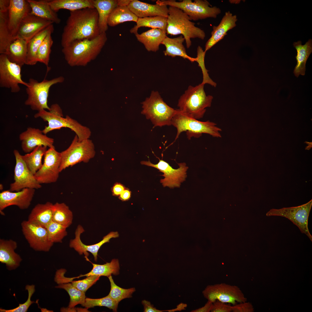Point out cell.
<instances>
[{"mask_svg":"<svg viewBox=\"0 0 312 312\" xmlns=\"http://www.w3.org/2000/svg\"><path fill=\"white\" fill-rule=\"evenodd\" d=\"M100 33L96 9L70 11L63 29L61 45L63 47L76 40L93 39Z\"/></svg>","mask_w":312,"mask_h":312,"instance_id":"1","label":"cell"},{"mask_svg":"<svg viewBox=\"0 0 312 312\" xmlns=\"http://www.w3.org/2000/svg\"><path fill=\"white\" fill-rule=\"evenodd\" d=\"M107 39L106 32L101 33L93 39L75 40L62 47V52L70 66H85L96 58Z\"/></svg>","mask_w":312,"mask_h":312,"instance_id":"2","label":"cell"},{"mask_svg":"<svg viewBox=\"0 0 312 312\" xmlns=\"http://www.w3.org/2000/svg\"><path fill=\"white\" fill-rule=\"evenodd\" d=\"M50 107V109L48 111L43 109L34 115L35 118H40L47 122L48 125L42 130L44 134H46L53 130L66 127L74 131L80 140L90 138L91 132L89 128L82 125L68 116L63 117L62 110L58 104H53Z\"/></svg>","mask_w":312,"mask_h":312,"instance_id":"3","label":"cell"},{"mask_svg":"<svg viewBox=\"0 0 312 312\" xmlns=\"http://www.w3.org/2000/svg\"><path fill=\"white\" fill-rule=\"evenodd\" d=\"M202 83L195 86H190L180 97L178 109L188 116L198 120L203 117L206 108L211 107L213 96L207 95Z\"/></svg>","mask_w":312,"mask_h":312,"instance_id":"4","label":"cell"},{"mask_svg":"<svg viewBox=\"0 0 312 312\" xmlns=\"http://www.w3.org/2000/svg\"><path fill=\"white\" fill-rule=\"evenodd\" d=\"M166 33L171 35L181 34L184 37L186 47L192 45L191 39H204V31L195 26L189 16L181 9L172 6L168 8Z\"/></svg>","mask_w":312,"mask_h":312,"instance_id":"5","label":"cell"},{"mask_svg":"<svg viewBox=\"0 0 312 312\" xmlns=\"http://www.w3.org/2000/svg\"><path fill=\"white\" fill-rule=\"evenodd\" d=\"M173 117L171 125L177 130L175 141L178 138L181 133L185 131L188 139L191 137L199 138L202 134L206 133L215 138H221L220 133L221 128L216 126L215 123L209 120L203 122L190 117L177 109Z\"/></svg>","mask_w":312,"mask_h":312,"instance_id":"6","label":"cell"},{"mask_svg":"<svg viewBox=\"0 0 312 312\" xmlns=\"http://www.w3.org/2000/svg\"><path fill=\"white\" fill-rule=\"evenodd\" d=\"M141 113L151 120L153 127L171 125L172 118L177 111L168 105L157 91H153L149 97L142 103Z\"/></svg>","mask_w":312,"mask_h":312,"instance_id":"7","label":"cell"},{"mask_svg":"<svg viewBox=\"0 0 312 312\" xmlns=\"http://www.w3.org/2000/svg\"><path fill=\"white\" fill-rule=\"evenodd\" d=\"M95 153L94 145L91 140L89 138L80 140L76 135L69 146L60 152V172L78 163L88 162Z\"/></svg>","mask_w":312,"mask_h":312,"instance_id":"8","label":"cell"},{"mask_svg":"<svg viewBox=\"0 0 312 312\" xmlns=\"http://www.w3.org/2000/svg\"><path fill=\"white\" fill-rule=\"evenodd\" d=\"M64 78L60 76L51 80L44 79L39 82L33 78H30L27 83L26 90L28 95L25 102V105L29 106L33 110L38 112L43 109L49 110L48 99L51 87L64 81Z\"/></svg>","mask_w":312,"mask_h":312,"instance_id":"9","label":"cell"},{"mask_svg":"<svg viewBox=\"0 0 312 312\" xmlns=\"http://www.w3.org/2000/svg\"><path fill=\"white\" fill-rule=\"evenodd\" d=\"M156 3L178 8L187 15L192 20L194 21L209 18H216L220 14V9L216 6L210 7L206 0H183L177 2L174 0H157Z\"/></svg>","mask_w":312,"mask_h":312,"instance_id":"10","label":"cell"},{"mask_svg":"<svg viewBox=\"0 0 312 312\" xmlns=\"http://www.w3.org/2000/svg\"><path fill=\"white\" fill-rule=\"evenodd\" d=\"M312 205V200L307 203L296 207L272 209L266 213L267 216H280L285 217L296 225L301 232L306 235L312 241V236L308 228V218Z\"/></svg>","mask_w":312,"mask_h":312,"instance_id":"11","label":"cell"},{"mask_svg":"<svg viewBox=\"0 0 312 312\" xmlns=\"http://www.w3.org/2000/svg\"><path fill=\"white\" fill-rule=\"evenodd\" d=\"M202 293L205 298L213 303L218 300L234 305L237 302L247 301V298L238 286L225 283L207 285Z\"/></svg>","mask_w":312,"mask_h":312,"instance_id":"12","label":"cell"},{"mask_svg":"<svg viewBox=\"0 0 312 312\" xmlns=\"http://www.w3.org/2000/svg\"><path fill=\"white\" fill-rule=\"evenodd\" d=\"M21 68L19 65L10 61L5 54L0 55V86L10 89L11 92L20 90L19 85L26 87L27 83L22 80Z\"/></svg>","mask_w":312,"mask_h":312,"instance_id":"13","label":"cell"},{"mask_svg":"<svg viewBox=\"0 0 312 312\" xmlns=\"http://www.w3.org/2000/svg\"><path fill=\"white\" fill-rule=\"evenodd\" d=\"M158 158L159 161L156 164L151 163L149 159L148 161H142L140 163L141 164L156 168L164 173L161 176L164 177V178L160 181L164 187H168L171 188L180 187L181 183L185 181L187 177L186 171L188 167L186 166V164H178L179 168L175 169L168 163Z\"/></svg>","mask_w":312,"mask_h":312,"instance_id":"14","label":"cell"},{"mask_svg":"<svg viewBox=\"0 0 312 312\" xmlns=\"http://www.w3.org/2000/svg\"><path fill=\"white\" fill-rule=\"evenodd\" d=\"M44 161L40 168L34 174L40 184H49L55 182L57 180L61 161L60 152L55 147L49 148L44 156Z\"/></svg>","mask_w":312,"mask_h":312,"instance_id":"15","label":"cell"},{"mask_svg":"<svg viewBox=\"0 0 312 312\" xmlns=\"http://www.w3.org/2000/svg\"><path fill=\"white\" fill-rule=\"evenodd\" d=\"M13 153L16 160L14 181L10 184L9 190L12 192H17L25 188L36 190L41 188V184L27 167L22 158V155L17 150H14Z\"/></svg>","mask_w":312,"mask_h":312,"instance_id":"16","label":"cell"},{"mask_svg":"<svg viewBox=\"0 0 312 312\" xmlns=\"http://www.w3.org/2000/svg\"><path fill=\"white\" fill-rule=\"evenodd\" d=\"M22 231L30 247L36 251L48 252L53 243L49 240L46 227L24 220L21 223Z\"/></svg>","mask_w":312,"mask_h":312,"instance_id":"17","label":"cell"},{"mask_svg":"<svg viewBox=\"0 0 312 312\" xmlns=\"http://www.w3.org/2000/svg\"><path fill=\"white\" fill-rule=\"evenodd\" d=\"M35 189L25 188L17 192L8 190L0 193V212L3 215V211L12 205L17 206L21 209H27L29 207L35 194Z\"/></svg>","mask_w":312,"mask_h":312,"instance_id":"18","label":"cell"},{"mask_svg":"<svg viewBox=\"0 0 312 312\" xmlns=\"http://www.w3.org/2000/svg\"><path fill=\"white\" fill-rule=\"evenodd\" d=\"M21 142L22 150L27 153L31 152L35 148L39 146L48 147H54V139L47 136L39 129L28 127L26 130L19 135Z\"/></svg>","mask_w":312,"mask_h":312,"instance_id":"19","label":"cell"},{"mask_svg":"<svg viewBox=\"0 0 312 312\" xmlns=\"http://www.w3.org/2000/svg\"><path fill=\"white\" fill-rule=\"evenodd\" d=\"M84 231L83 227L81 225H78L75 231V238L70 241L69 246L74 248L80 255L84 254L86 258H88L89 255L88 252H90L93 255L95 261H97L98 252L101 247L105 243L109 242L111 238H116L119 236L118 232L112 231L104 237L102 240L99 242L88 245L84 244L81 239V235Z\"/></svg>","mask_w":312,"mask_h":312,"instance_id":"20","label":"cell"},{"mask_svg":"<svg viewBox=\"0 0 312 312\" xmlns=\"http://www.w3.org/2000/svg\"><path fill=\"white\" fill-rule=\"evenodd\" d=\"M27 0H10L8 12V23L10 33L14 39L16 38L20 24L25 17L31 12Z\"/></svg>","mask_w":312,"mask_h":312,"instance_id":"21","label":"cell"},{"mask_svg":"<svg viewBox=\"0 0 312 312\" xmlns=\"http://www.w3.org/2000/svg\"><path fill=\"white\" fill-rule=\"evenodd\" d=\"M53 23L30 13L22 20L18 31L16 38L24 39L28 42L39 32Z\"/></svg>","mask_w":312,"mask_h":312,"instance_id":"22","label":"cell"},{"mask_svg":"<svg viewBox=\"0 0 312 312\" xmlns=\"http://www.w3.org/2000/svg\"><path fill=\"white\" fill-rule=\"evenodd\" d=\"M237 20L236 15H233L230 11L226 12L218 25L213 27L211 36L206 43L204 51L206 52L222 39L229 30L236 26Z\"/></svg>","mask_w":312,"mask_h":312,"instance_id":"23","label":"cell"},{"mask_svg":"<svg viewBox=\"0 0 312 312\" xmlns=\"http://www.w3.org/2000/svg\"><path fill=\"white\" fill-rule=\"evenodd\" d=\"M129 10L138 18L161 16L167 17V6L151 4L137 0H132L128 6Z\"/></svg>","mask_w":312,"mask_h":312,"instance_id":"24","label":"cell"},{"mask_svg":"<svg viewBox=\"0 0 312 312\" xmlns=\"http://www.w3.org/2000/svg\"><path fill=\"white\" fill-rule=\"evenodd\" d=\"M17 247L16 242L12 239H0V262L5 264L8 270L16 269L22 260L14 251Z\"/></svg>","mask_w":312,"mask_h":312,"instance_id":"25","label":"cell"},{"mask_svg":"<svg viewBox=\"0 0 312 312\" xmlns=\"http://www.w3.org/2000/svg\"><path fill=\"white\" fill-rule=\"evenodd\" d=\"M138 40L144 45L148 51L156 52L167 36L166 31L159 29H152L141 34H135Z\"/></svg>","mask_w":312,"mask_h":312,"instance_id":"26","label":"cell"},{"mask_svg":"<svg viewBox=\"0 0 312 312\" xmlns=\"http://www.w3.org/2000/svg\"><path fill=\"white\" fill-rule=\"evenodd\" d=\"M53 207V204L49 202L37 204L31 210L27 220L46 227L52 221Z\"/></svg>","mask_w":312,"mask_h":312,"instance_id":"27","label":"cell"},{"mask_svg":"<svg viewBox=\"0 0 312 312\" xmlns=\"http://www.w3.org/2000/svg\"><path fill=\"white\" fill-rule=\"evenodd\" d=\"M27 42L17 38L8 46L5 53L8 60L22 67L25 64L27 54Z\"/></svg>","mask_w":312,"mask_h":312,"instance_id":"28","label":"cell"},{"mask_svg":"<svg viewBox=\"0 0 312 312\" xmlns=\"http://www.w3.org/2000/svg\"><path fill=\"white\" fill-rule=\"evenodd\" d=\"M185 40L184 37L182 35L174 38L167 36L161 44L166 47V50L164 51V55L172 57L179 56L184 59H187L192 62L195 61V58L192 57L187 53L183 44Z\"/></svg>","mask_w":312,"mask_h":312,"instance_id":"29","label":"cell"},{"mask_svg":"<svg viewBox=\"0 0 312 312\" xmlns=\"http://www.w3.org/2000/svg\"><path fill=\"white\" fill-rule=\"evenodd\" d=\"M54 27L52 24L36 34L27 42L26 64L33 65L37 62V53L38 49L46 36L52 33Z\"/></svg>","mask_w":312,"mask_h":312,"instance_id":"30","label":"cell"},{"mask_svg":"<svg viewBox=\"0 0 312 312\" xmlns=\"http://www.w3.org/2000/svg\"><path fill=\"white\" fill-rule=\"evenodd\" d=\"M31 8V13L42 19L58 24L61 19L57 13L51 9L49 0H27Z\"/></svg>","mask_w":312,"mask_h":312,"instance_id":"31","label":"cell"},{"mask_svg":"<svg viewBox=\"0 0 312 312\" xmlns=\"http://www.w3.org/2000/svg\"><path fill=\"white\" fill-rule=\"evenodd\" d=\"M93 3L98 14L100 33L106 32L108 29V18L113 10L117 6V0H93Z\"/></svg>","mask_w":312,"mask_h":312,"instance_id":"32","label":"cell"},{"mask_svg":"<svg viewBox=\"0 0 312 312\" xmlns=\"http://www.w3.org/2000/svg\"><path fill=\"white\" fill-rule=\"evenodd\" d=\"M293 45L297 52L296 56L297 63L294 71L295 75L298 77L300 75H304L306 70L305 64L307 60L312 51V41L309 39L302 45L301 41L294 42Z\"/></svg>","mask_w":312,"mask_h":312,"instance_id":"33","label":"cell"},{"mask_svg":"<svg viewBox=\"0 0 312 312\" xmlns=\"http://www.w3.org/2000/svg\"><path fill=\"white\" fill-rule=\"evenodd\" d=\"M49 3L56 13L62 9L70 12L86 8H94L93 0H49Z\"/></svg>","mask_w":312,"mask_h":312,"instance_id":"34","label":"cell"},{"mask_svg":"<svg viewBox=\"0 0 312 312\" xmlns=\"http://www.w3.org/2000/svg\"><path fill=\"white\" fill-rule=\"evenodd\" d=\"M138 18L127 6H118L112 11L108 19V26L113 27L124 22L133 21L136 22Z\"/></svg>","mask_w":312,"mask_h":312,"instance_id":"35","label":"cell"},{"mask_svg":"<svg viewBox=\"0 0 312 312\" xmlns=\"http://www.w3.org/2000/svg\"><path fill=\"white\" fill-rule=\"evenodd\" d=\"M47 148L45 146H39L31 152L22 155V158L27 167L34 175L42 165V158L47 150Z\"/></svg>","mask_w":312,"mask_h":312,"instance_id":"36","label":"cell"},{"mask_svg":"<svg viewBox=\"0 0 312 312\" xmlns=\"http://www.w3.org/2000/svg\"><path fill=\"white\" fill-rule=\"evenodd\" d=\"M55 287L64 289L68 292L70 297V301L68 307L61 309V311H67L73 308L78 304H81L82 306L84 305L86 298L85 292L78 289L71 283L60 284Z\"/></svg>","mask_w":312,"mask_h":312,"instance_id":"37","label":"cell"},{"mask_svg":"<svg viewBox=\"0 0 312 312\" xmlns=\"http://www.w3.org/2000/svg\"><path fill=\"white\" fill-rule=\"evenodd\" d=\"M93 268L89 272L83 275H81L76 278L92 275L108 277L112 274L116 275L119 274L120 265L118 260L113 259L109 263L103 265L92 263Z\"/></svg>","mask_w":312,"mask_h":312,"instance_id":"38","label":"cell"},{"mask_svg":"<svg viewBox=\"0 0 312 312\" xmlns=\"http://www.w3.org/2000/svg\"><path fill=\"white\" fill-rule=\"evenodd\" d=\"M73 215L69 207L64 203L53 204L52 221L67 228L72 223Z\"/></svg>","mask_w":312,"mask_h":312,"instance_id":"39","label":"cell"},{"mask_svg":"<svg viewBox=\"0 0 312 312\" xmlns=\"http://www.w3.org/2000/svg\"><path fill=\"white\" fill-rule=\"evenodd\" d=\"M167 17L161 16L138 18L136 25L130 30L131 33H138V29L142 27L158 28L166 31Z\"/></svg>","mask_w":312,"mask_h":312,"instance_id":"40","label":"cell"},{"mask_svg":"<svg viewBox=\"0 0 312 312\" xmlns=\"http://www.w3.org/2000/svg\"><path fill=\"white\" fill-rule=\"evenodd\" d=\"M0 11V54H5L9 44L14 39L8 27V12Z\"/></svg>","mask_w":312,"mask_h":312,"instance_id":"41","label":"cell"},{"mask_svg":"<svg viewBox=\"0 0 312 312\" xmlns=\"http://www.w3.org/2000/svg\"><path fill=\"white\" fill-rule=\"evenodd\" d=\"M51 34L49 33L46 36L39 47L37 53V62L44 64L48 69L51 48L53 43Z\"/></svg>","mask_w":312,"mask_h":312,"instance_id":"42","label":"cell"},{"mask_svg":"<svg viewBox=\"0 0 312 312\" xmlns=\"http://www.w3.org/2000/svg\"><path fill=\"white\" fill-rule=\"evenodd\" d=\"M46 228L49 239L53 243H61L67 234L66 227L53 221Z\"/></svg>","mask_w":312,"mask_h":312,"instance_id":"43","label":"cell"},{"mask_svg":"<svg viewBox=\"0 0 312 312\" xmlns=\"http://www.w3.org/2000/svg\"><path fill=\"white\" fill-rule=\"evenodd\" d=\"M118 303L108 295L100 298H86L85 302L83 306L86 309L96 306H104L112 310L114 312H116Z\"/></svg>","mask_w":312,"mask_h":312,"instance_id":"44","label":"cell"},{"mask_svg":"<svg viewBox=\"0 0 312 312\" xmlns=\"http://www.w3.org/2000/svg\"><path fill=\"white\" fill-rule=\"evenodd\" d=\"M110 283L111 289L108 295L114 300L119 302L123 299L132 297L135 290L134 288L128 289L122 288L116 284L111 275L108 277Z\"/></svg>","mask_w":312,"mask_h":312,"instance_id":"45","label":"cell"},{"mask_svg":"<svg viewBox=\"0 0 312 312\" xmlns=\"http://www.w3.org/2000/svg\"><path fill=\"white\" fill-rule=\"evenodd\" d=\"M100 277L98 276L92 275L87 276L83 280L73 281V278H68L64 276L62 277V281L64 283L71 282L78 289L85 292L99 280Z\"/></svg>","mask_w":312,"mask_h":312,"instance_id":"46","label":"cell"},{"mask_svg":"<svg viewBox=\"0 0 312 312\" xmlns=\"http://www.w3.org/2000/svg\"><path fill=\"white\" fill-rule=\"evenodd\" d=\"M197 57L195 58V61L198 64L202 71L203 75V80L202 83L205 84H209L215 87H216V83L213 81L209 77L208 73V70L205 67V57L206 52L204 51L202 48L198 46L197 48Z\"/></svg>","mask_w":312,"mask_h":312,"instance_id":"47","label":"cell"},{"mask_svg":"<svg viewBox=\"0 0 312 312\" xmlns=\"http://www.w3.org/2000/svg\"><path fill=\"white\" fill-rule=\"evenodd\" d=\"M25 289L28 292V297L27 300L24 303L19 304L16 307L10 309L6 310L0 308V312H26L29 307L34 301L31 300V298L35 291V286L34 285H27Z\"/></svg>","mask_w":312,"mask_h":312,"instance_id":"48","label":"cell"},{"mask_svg":"<svg viewBox=\"0 0 312 312\" xmlns=\"http://www.w3.org/2000/svg\"><path fill=\"white\" fill-rule=\"evenodd\" d=\"M232 311V306L226 303L216 300L213 302L211 312H230Z\"/></svg>","mask_w":312,"mask_h":312,"instance_id":"49","label":"cell"},{"mask_svg":"<svg viewBox=\"0 0 312 312\" xmlns=\"http://www.w3.org/2000/svg\"><path fill=\"white\" fill-rule=\"evenodd\" d=\"M232 306V312H253L254 309L252 304L246 302L239 303Z\"/></svg>","mask_w":312,"mask_h":312,"instance_id":"50","label":"cell"},{"mask_svg":"<svg viewBox=\"0 0 312 312\" xmlns=\"http://www.w3.org/2000/svg\"><path fill=\"white\" fill-rule=\"evenodd\" d=\"M142 304L144 306V312H162L165 311L174 312L175 311L174 309L164 310H161L157 309L152 304H151L150 302L145 300H144L142 301Z\"/></svg>","mask_w":312,"mask_h":312,"instance_id":"51","label":"cell"},{"mask_svg":"<svg viewBox=\"0 0 312 312\" xmlns=\"http://www.w3.org/2000/svg\"><path fill=\"white\" fill-rule=\"evenodd\" d=\"M125 188L122 184L116 183L114 184L112 189V194L114 196H118L124 190Z\"/></svg>","mask_w":312,"mask_h":312,"instance_id":"52","label":"cell"},{"mask_svg":"<svg viewBox=\"0 0 312 312\" xmlns=\"http://www.w3.org/2000/svg\"><path fill=\"white\" fill-rule=\"evenodd\" d=\"M213 303L208 300L204 306L200 308L192 310V312H211Z\"/></svg>","mask_w":312,"mask_h":312,"instance_id":"53","label":"cell"},{"mask_svg":"<svg viewBox=\"0 0 312 312\" xmlns=\"http://www.w3.org/2000/svg\"><path fill=\"white\" fill-rule=\"evenodd\" d=\"M131 196V192L129 190L125 189L120 195L119 198L122 201H126L130 198Z\"/></svg>","mask_w":312,"mask_h":312,"instance_id":"54","label":"cell"},{"mask_svg":"<svg viewBox=\"0 0 312 312\" xmlns=\"http://www.w3.org/2000/svg\"><path fill=\"white\" fill-rule=\"evenodd\" d=\"M132 0H118L117 6H127Z\"/></svg>","mask_w":312,"mask_h":312,"instance_id":"55","label":"cell"},{"mask_svg":"<svg viewBox=\"0 0 312 312\" xmlns=\"http://www.w3.org/2000/svg\"><path fill=\"white\" fill-rule=\"evenodd\" d=\"M0 190H2L3 188V186L2 184H0Z\"/></svg>","mask_w":312,"mask_h":312,"instance_id":"56","label":"cell"}]
</instances>
